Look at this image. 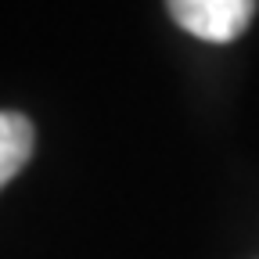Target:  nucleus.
Segmentation results:
<instances>
[{
    "mask_svg": "<svg viewBox=\"0 0 259 259\" xmlns=\"http://www.w3.org/2000/svg\"><path fill=\"white\" fill-rule=\"evenodd\" d=\"M36 134H32V122L18 112H4L0 115V180H11L22 173V166L32 155Z\"/></svg>",
    "mask_w": 259,
    "mask_h": 259,
    "instance_id": "obj_2",
    "label": "nucleus"
},
{
    "mask_svg": "<svg viewBox=\"0 0 259 259\" xmlns=\"http://www.w3.org/2000/svg\"><path fill=\"white\" fill-rule=\"evenodd\" d=\"M173 22L205 44H231L252 22L255 0H166Z\"/></svg>",
    "mask_w": 259,
    "mask_h": 259,
    "instance_id": "obj_1",
    "label": "nucleus"
}]
</instances>
